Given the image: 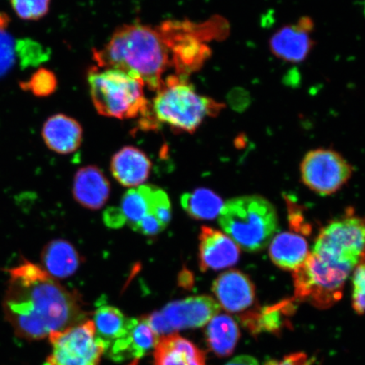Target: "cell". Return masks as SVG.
Masks as SVG:
<instances>
[{
    "instance_id": "24",
    "label": "cell",
    "mask_w": 365,
    "mask_h": 365,
    "mask_svg": "<svg viewBox=\"0 0 365 365\" xmlns=\"http://www.w3.org/2000/svg\"><path fill=\"white\" fill-rule=\"evenodd\" d=\"M148 190V185H140L128 190L123 196L120 209L132 230L141 219L150 214Z\"/></svg>"
},
{
    "instance_id": "3",
    "label": "cell",
    "mask_w": 365,
    "mask_h": 365,
    "mask_svg": "<svg viewBox=\"0 0 365 365\" xmlns=\"http://www.w3.org/2000/svg\"><path fill=\"white\" fill-rule=\"evenodd\" d=\"M150 104L154 120L172 129L192 134L205 118L215 117L225 105L196 91L189 78L168 76Z\"/></svg>"
},
{
    "instance_id": "2",
    "label": "cell",
    "mask_w": 365,
    "mask_h": 365,
    "mask_svg": "<svg viewBox=\"0 0 365 365\" xmlns=\"http://www.w3.org/2000/svg\"><path fill=\"white\" fill-rule=\"evenodd\" d=\"M93 58L98 67L124 71L155 91L161 88L165 73L173 68L170 42L161 25H123L103 48L93 50Z\"/></svg>"
},
{
    "instance_id": "17",
    "label": "cell",
    "mask_w": 365,
    "mask_h": 365,
    "mask_svg": "<svg viewBox=\"0 0 365 365\" xmlns=\"http://www.w3.org/2000/svg\"><path fill=\"white\" fill-rule=\"evenodd\" d=\"M110 167L113 177L120 184L135 187L147 181L152 163L143 150L129 145L114 154Z\"/></svg>"
},
{
    "instance_id": "26",
    "label": "cell",
    "mask_w": 365,
    "mask_h": 365,
    "mask_svg": "<svg viewBox=\"0 0 365 365\" xmlns=\"http://www.w3.org/2000/svg\"><path fill=\"white\" fill-rule=\"evenodd\" d=\"M20 86L22 90L30 91L36 97L46 98L56 93L58 80L53 71L40 68L29 80L21 81Z\"/></svg>"
},
{
    "instance_id": "33",
    "label": "cell",
    "mask_w": 365,
    "mask_h": 365,
    "mask_svg": "<svg viewBox=\"0 0 365 365\" xmlns=\"http://www.w3.org/2000/svg\"><path fill=\"white\" fill-rule=\"evenodd\" d=\"M226 365H259L257 360L252 356L240 355L232 359Z\"/></svg>"
},
{
    "instance_id": "5",
    "label": "cell",
    "mask_w": 365,
    "mask_h": 365,
    "mask_svg": "<svg viewBox=\"0 0 365 365\" xmlns=\"http://www.w3.org/2000/svg\"><path fill=\"white\" fill-rule=\"evenodd\" d=\"M219 225L239 247L258 252L270 243L278 228L275 207L259 195L240 196L223 205Z\"/></svg>"
},
{
    "instance_id": "31",
    "label": "cell",
    "mask_w": 365,
    "mask_h": 365,
    "mask_svg": "<svg viewBox=\"0 0 365 365\" xmlns=\"http://www.w3.org/2000/svg\"><path fill=\"white\" fill-rule=\"evenodd\" d=\"M164 227L161 222L158 220V218L153 215V214H148L138 222L133 230L140 232L145 236H156L164 230Z\"/></svg>"
},
{
    "instance_id": "32",
    "label": "cell",
    "mask_w": 365,
    "mask_h": 365,
    "mask_svg": "<svg viewBox=\"0 0 365 365\" xmlns=\"http://www.w3.org/2000/svg\"><path fill=\"white\" fill-rule=\"evenodd\" d=\"M103 220L111 228H120L127 223L120 208L110 207L103 214Z\"/></svg>"
},
{
    "instance_id": "19",
    "label": "cell",
    "mask_w": 365,
    "mask_h": 365,
    "mask_svg": "<svg viewBox=\"0 0 365 365\" xmlns=\"http://www.w3.org/2000/svg\"><path fill=\"white\" fill-rule=\"evenodd\" d=\"M269 253L277 267L292 272L299 268L309 255L307 241L302 236L289 232L275 236Z\"/></svg>"
},
{
    "instance_id": "22",
    "label": "cell",
    "mask_w": 365,
    "mask_h": 365,
    "mask_svg": "<svg viewBox=\"0 0 365 365\" xmlns=\"http://www.w3.org/2000/svg\"><path fill=\"white\" fill-rule=\"evenodd\" d=\"M293 307L291 300L264 307L262 309L251 310L242 314L240 321L248 329L255 334L261 332L277 333L284 325V317L290 314Z\"/></svg>"
},
{
    "instance_id": "4",
    "label": "cell",
    "mask_w": 365,
    "mask_h": 365,
    "mask_svg": "<svg viewBox=\"0 0 365 365\" xmlns=\"http://www.w3.org/2000/svg\"><path fill=\"white\" fill-rule=\"evenodd\" d=\"M88 81L91 101L100 115L129 120L150 114V104L138 77L113 68H91Z\"/></svg>"
},
{
    "instance_id": "12",
    "label": "cell",
    "mask_w": 365,
    "mask_h": 365,
    "mask_svg": "<svg viewBox=\"0 0 365 365\" xmlns=\"http://www.w3.org/2000/svg\"><path fill=\"white\" fill-rule=\"evenodd\" d=\"M199 240V264L202 272L222 270L239 262V245L222 232L203 226Z\"/></svg>"
},
{
    "instance_id": "29",
    "label": "cell",
    "mask_w": 365,
    "mask_h": 365,
    "mask_svg": "<svg viewBox=\"0 0 365 365\" xmlns=\"http://www.w3.org/2000/svg\"><path fill=\"white\" fill-rule=\"evenodd\" d=\"M352 304L356 313L365 314V261L355 268L353 277Z\"/></svg>"
},
{
    "instance_id": "14",
    "label": "cell",
    "mask_w": 365,
    "mask_h": 365,
    "mask_svg": "<svg viewBox=\"0 0 365 365\" xmlns=\"http://www.w3.org/2000/svg\"><path fill=\"white\" fill-rule=\"evenodd\" d=\"M42 137L45 145L52 152L68 155L81 147L83 130L75 118L58 113L46 120L43 125Z\"/></svg>"
},
{
    "instance_id": "7",
    "label": "cell",
    "mask_w": 365,
    "mask_h": 365,
    "mask_svg": "<svg viewBox=\"0 0 365 365\" xmlns=\"http://www.w3.org/2000/svg\"><path fill=\"white\" fill-rule=\"evenodd\" d=\"M313 253L351 272L365 261V217L346 214L319 232Z\"/></svg>"
},
{
    "instance_id": "25",
    "label": "cell",
    "mask_w": 365,
    "mask_h": 365,
    "mask_svg": "<svg viewBox=\"0 0 365 365\" xmlns=\"http://www.w3.org/2000/svg\"><path fill=\"white\" fill-rule=\"evenodd\" d=\"M160 337L144 317L133 318L130 331V359H141L156 346Z\"/></svg>"
},
{
    "instance_id": "10",
    "label": "cell",
    "mask_w": 365,
    "mask_h": 365,
    "mask_svg": "<svg viewBox=\"0 0 365 365\" xmlns=\"http://www.w3.org/2000/svg\"><path fill=\"white\" fill-rule=\"evenodd\" d=\"M304 184L319 195L339 190L352 176L353 168L336 150L319 148L305 155L300 165Z\"/></svg>"
},
{
    "instance_id": "21",
    "label": "cell",
    "mask_w": 365,
    "mask_h": 365,
    "mask_svg": "<svg viewBox=\"0 0 365 365\" xmlns=\"http://www.w3.org/2000/svg\"><path fill=\"white\" fill-rule=\"evenodd\" d=\"M205 336L210 349L218 357L234 352L240 336L238 324L227 314H217L208 323Z\"/></svg>"
},
{
    "instance_id": "30",
    "label": "cell",
    "mask_w": 365,
    "mask_h": 365,
    "mask_svg": "<svg viewBox=\"0 0 365 365\" xmlns=\"http://www.w3.org/2000/svg\"><path fill=\"white\" fill-rule=\"evenodd\" d=\"M264 365H319L317 359L305 353L299 352L286 355L281 359H269Z\"/></svg>"
},
{
    "instance_id": "27",
    "label": "cell",
    "mask_w": 365,
    "mask_h": 365,
    "mask_svg": "<svg viewBox=\"0 0 365 365\" xmlns=\"http://www.w3.org/2000/svg\"><path fill=\"white\" fill-rule=\"evenodd\" d=\"M51 0H11L13 11L24 21L42 19L49 11Z\"/></svg>"
},
{
    "instance_id": "13",
    "label": "cell",
    "mask_w": 365,
    "mask_h": 365,
    "mask_svg": "<svg viewBox=\"0 0 365 365\" xmlns=\"http://www.w3.org/2000/svg\"><path fill=\"white\" fill-rule=\"evenodd\" d=\"M217 302L231 313L248 310L255 303V289L249 277L240 271L223 272L212 284Z\"/></svg>"
},
{
    "instance_id": "20",
    "label": "cell",
    "mask_w": 365,
    "mask_h": 365,
    "mask_svg": "<svg viewBox=\"0 0 365 365\" xmlns=\"http://www.w3.org/2000/svg\"><path fill=\"white\" fill-rule=\"evenodd\" d=\"M133 318H127L121 310L110 305H103L96 310V335L103 342L105 351L129 334Z\"/></svg>"
},
{
    "instance_id": "6",
    "label": "cell",
    "mask_w": 365,
    "mask_h": 365,
    "mask_svg": "<svg viewBox=\"0 0 365 365\" xmlns=\"http://www.w3.org/2000/svg\"><path fill=\"white\" fill-rule=\"evenodd\" d=\"M351 271L309 253L293 272L294 299L319 309H329L341 299Z\"/></svg>"
},
{
    "instance_id": "9",
    "label": "cell",
    "mask_w": 365,
    "mask_h": 365,
    "mask_svg": "<svg viewBox=\"0 0 365 365\" xmlns=\"http://www.w3.org/2000/svg\"><path fill=\"white\" fill-rule=\"evenodd\" d=\"M220 310V304L212 297L192 296L173 301L161 312H155L144 318L160 336L188 328L204 327L217 316Z\"/></svg>"
},
{
    "instance_id": "15",
    "label": "cell",
    "mask_w": 365,
    "mask_h": 365,
    "mask_svg": "<svg viewBox=\"0 0 365 365\" xmlns=\"http://www.w3.org/2000/svg\"><path fill=\"white\" fill-rule=\"evenodd\" d=\"M73 196L82 207L97 211L108 202L111 187L107 177L96 166H86L76 172Z\"/></svg>"
},
{
    "instance_id": "16",
    "label": "cell",
    "mask_w": 365,
    "mask_h": 365,
    "mask_svg": "<svg viewBox=\"0 0 365 365\" xmlns=\"http://www.w3.org/2000/svg\"><path fill=\"white\" fill-rule=\"evenodd\" d=\"M154 349L153 365H207L203 351L176 333L160 337Z\"/></svg>"
},
{
    "instance_id": "11",
    "label": "cell",
    "mask_w": 365,
    "mask_h": 365,
    "mask_svg": "<svg viewBox=\"0 0 365 365\" xmlns=\"http://www.w3.org/2000/svg\"><path fill=\"white\" fill-rule=\"evenodd\" d=\"M314 21L309 16L301 17L295 23L282 26L269 41L271 53L287 63L304 61L314 46Z\"/></svg>"
},
{
    "instance_id": "28",
    "label": "cell",
    "mask_w": 365,
    "mask_h": 365,
    "mask_svg": "<svg viewBox=\"0 0 365 365\" xmlns=\"http://www.w3.org/2000/svg\"><path fill=\"white\" fill-rule=\"evenodd\" d=\"M148 197L150 214L156 217L161 225L166 227L172 217L170 198L165 191L153 185H149Z\"/></svg>"
},
{
    "instance_id": "8",
    "label": "cell",
    "mask_w": 365,
    "mask_h": 365,
    "mask_svg": "<svg viewBox=\"0 0 365 365\" xmlns=\"http://www.w3.org/2000/svg\"><path fill=\"white\" fill-rule=\"evenodd\" d=\"M47 365H99L105 346L96 335L93 321H86L53 333Z\"/></svg>"
},
{
    "instance_id": "1",
    "label": "cell",
    "mask_w": 365,
    "mask_h": 365,
    "mask_svg": "<svg viewBox=\"0 0 365 365\" xmlns=\"http://www.w3.org/2000/svg\"><path fill=\"white\" fill-rule=\"evenodd\" d=\"M7 274L3 312L21 339L42 340L88 319L80 297L41 264L22 258Z\"/></svg>"
},
{
    "instance_id": "23",
    "label": "cell",
    "mask_w": 365,
    "mask_h": 365,
    "mask_svg": "<svg viewBox=\"0 0 365 365\" xmlns=\"http://www.w3.org/2000/svg\"><path fill=\"white\" fill-rule=\"evenodd\" d=\"M180 203L188 215L196 220H212L219 216L225 205L220 196L205 188L182 195Z\"/></svg>"
},
{
    "instance_id": "18",
    "label": "cell",
    "mask_w": 365,
    "mask_h": 365,
    "mask_svg": "<svg viewBox=\"0 0 365 365\" xmlns=\"http://www.w3.org/2000/svg\"><path fill=\"white\" fill-rule=\"evenodd\" d=\"M81 257L70 242L53 240L44 246L41 252V267L56 279H66L78 270Z\"/></svg>"
}]
</instances>
